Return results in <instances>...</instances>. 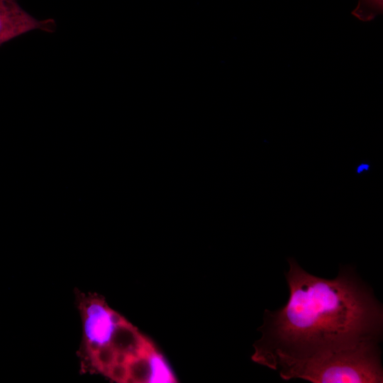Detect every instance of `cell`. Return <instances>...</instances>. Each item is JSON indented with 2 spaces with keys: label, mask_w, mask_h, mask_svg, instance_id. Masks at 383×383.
Masks as SVG:
<instances>
[{
  "label": "cell",
  "mask_w": 383,
  "mask_h": 383,
  "mask_svg": "<svg viewBox=\"0 0 383 383\" xmlns=\"http://www.w3.org/2000/svg\"><path fill=\"white\" fill-rule=\"evenodd\" d=\"M383 0H358L353 15L363 21L372 20L377 14L382 13Z\"/></svg>",
  "instance_id": "cell-8"
},
{
  "label": "cell",
  "mask_w": 383,
  "mask_h": 383,
  "mask_svg": "<svg viewBox=\"0 0 383 383\" xmlns=\"http://www.w3.org/2000/svg\"><path fill=\"white\" fill-rule=\"evenodd\" d=\"M145 353L150 370L149 383L177 382V379L166 360L156 350L153 344L147 349Z\"/></svg>",
  "instance_id": "cell-5"
},
{
  "label": "cell",
  "mask_w": 383,
  "mask_h": 383,
  "mask_svg": "<svg viewBox=\"0 0 383 383\" xmlns=\"http://www.w3.org/2000/svg\"><path fill=\"white\" fill-rule=\"evenodd\" d=\"M370 167V165L368 162L367 163L362 162L357 167L356 173L360 174L362 172L369 171Z\"/></svg>",
  "instance_id": "cell-10"
},
{
  "label": "cell",
  "mask_w": 383,
  "mask_h": 383,
  "mask_svg": "<svg viewBox=\"0 0 383 383\" xmlns=\"http://www.w3.org/2000/svg\"><path fill=\"white\" fill-rule=\"evenodd\" d=\"M104 374L116 382L124 383L130 380L129 370L126 363L115 362L107 369Z\"/></svg>",
  "instance_id": "cell-9"
},
{
  "label": "cell",
  "mask_w": 383,
  "mask_h": 383,
  "mask_svg": "<svg viewBox=\"0 0 383 383\" xmlns=\"http://www.w3.org/2000/svg\"><path fill=\"white\" fill-rule=\"evenodd\" d=\"M379 340L311 355L304 359L276 357L268 366L284 380L302 379L313 383H381Z\"/></svg>",
  "instance_id": "cell-2"
},
{
  "label": "cell",
  "mask_w": 383,
  "mask_h": 383,
  "mask_svg": "<svg viewBox=\"0 0 383 383\" xmlns=\"http://www.w3.org/2000/svg\"><path fill=\"white\" fill-rule=\"evenodd\" d=\"M288 262V301L277 311H265L254 362L268 367L278 357L304 359L380 340L382 305L353 268L341 267L328 279L306 272L292 257Z\"/></svg>",
  "instance_id": "cell-1"
},
{
  "label": "cell",
  "mask_w": 383,
  "mask_h": 383,
  "mask_svg": "<svg viewBox=\"0 0 383 383\" xmlns=\"http://www.w3.org/2000/svg\"><path fill=\"white\" fill-rule=\"evenodd\" d=\"M118 352L111 345L102 346L94 351L90 355L94 367L102 373L116 362Z\"/></svg>",
  "instance_id": "cell-7"
},
{
  "label": "cell",
  "mask_w": 383,
  "mask_h": 383,
  "mask_svg": "<svg viewBox=\"0 0 383 383\" xmlns=\"http://www.w3.org/2000/svg\"><path fill=\"white\" fill-rule=\"evenodd\" d=\"M146 350L140 355L129 356L126 362L129 370L130 380L134 382L149 383L150 370L145 353Z\"/></svg>",
  "instance_id": "cell-6"
},
{
  "label": "cell",
  "mask_w": 383,
  "mask_h": 383,
  "mask_svg": "<svg viewBox=\"0 0 383 383\" xmlns=\"http://www.w3.org/2000/svg\"><path fill=\"white\" fill-rule=\"evenodd\" d=\"M80 309L88 355L100 347L111 345L116 328L124 318L94 296L82 300Z\"/></svg>",
  "instance_id": "cell-3"
},
{
  "label": "cell",
  "mask_w": 383,
  "mask_h": 383,
  "mask_svg": "<svg viewBox=\"0 0 383 383\" xmlns=\"http://www.w3.org/2000/svg\"><path fill=\"white\" fill-rule=\"evenodd\" d=\"M55 27L52 18L40 21L33 17L18 0H0V45L36 29L52 33Z\"/></svg>",
  "instance_id": "cell-4"
}]
</instances>
